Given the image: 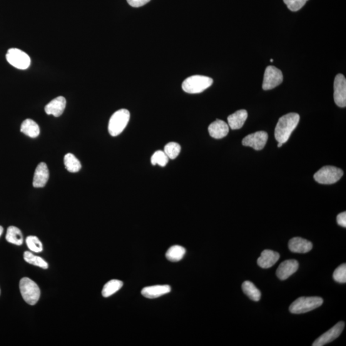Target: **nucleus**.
I'll return each instance as SVG.
<instances>
[{
    "mask_svg": "<svg viewBox=\"0 0 346 346\" xmlns=\"http://www.w3.org/2000/svg\"><path fill=\"white\" fill-rule=\"evenodd\" d=\"M270 61L273 62V59H271V61Z\"/></svg>",
    "mask_w": 346,
    "mask_h": 346,
    "instance_id": "c9c22d12",
    "label": "nucleus"
},
{
    "mask_svg": "<svg viewBox=\"0 0 346 346\" xmlns=\"http://www.w3.org/2000/svg\"><path fill=\"white\" fill-rule=\"evenodd\" d=\"M66 106V98L63 96H59L47 104L45 107V112L48 115L59 117L63 114Z\"/></svg>",
    "mask_w": 346,
    "mask_h": 346,
    "instance_id": "2eb2a0df",
    "label": "nucleus"
},
{
    "mask_svg": "<svg viewBox=\"0 0 346 346\" xmlns=\"http://www.w3.org/2000/svg\"><path fill=\"white\" fill-rule=\"evenodd\" d=\"M181 151V146L180 144L175 143V142H171L167 144L164 147V153L168 156L169 158L175 159L180 154Z\"/></svg>",
    "mask_w": 346,
    "mask_h": 346,
    "instance_id": "bb28decb",
    "label": "nucleus"
},
{
    "mask_svg": "<svg viewBox=\"0 0 346 346\" xmlns=\"http://www.w3.org/2000/svg\"><path fill=\"white\" fill-rule=\"evenodd\" d=\"M248 118V112L239 110L228 116V126L231 129H238L242 128Z\"/></svg>",
    "mask_w": 346,
    "mask_h": 346,
    "instance_id": "6ab92c4d",
    "label": "nucleus"
},
{
    "mask_svg": "<svg viewBox=\"0 0 346 346\" xmlns=\"http://www.w3.org/2000/svg\"><path fill=\"white\" fill-rule=\"evenodd\" d=\"M6 59L10 64L17 69H26L31 66V58L25 52L19 49H9L6 55Z\"/></svg>",
    "mask_w": 346,
    "mask_h": 346,
    "instance_id": "0eeeda50",
    "label": "nucleus"
},
{
    "mask_svg": "<svg viewBox=\"0 0 346 346\" xmlns=\"http://www.w3.org/2000/svg\"><path fill=\"white\" fill-rule=\"evenodd\" d=\"M6 240L13 245L21 246L23 243V234L18 228L9 226L7 229Z\"/></svg>",
    "mask_w": 346,
    "mask_h": 346,
    "instance_id": "412c9836",
    "label": "nucleus"
},
{
    "mask_svg": "<svg viewBox=\"0 0 346 346\" xmlns=\"http://www.w3.org/2000/svg\"><path fill=\"white\" fill-rule=\"evenodd\" d=\"M49 170L46 163H40L35 171L33 180L34 188H41L45 186L49 180Z\"/></svg>",
    "mask_w": 346,
    "mask_h": 346,
    "instance_id": "ddd939ff",
    "label": "nucleus"
},
{
    "mask_svg": "<svg viewBox=\"0 0 346 346\" xmlns=\"http://www.w3.org/2000/svg\"><path fill=\"white\" fill-rule=\"evenodd\" d=\"M19 289L22 297L29 305H34L41 295V290L36 282L29 278H22L19 282Z\"/></svg>",
    "mask_w": 346,
    "mask_h": 346,
    "instance_id": "20e7f679",
    "label": "nucleus"
},
{
    "mask_svg": "<svg viewBox=\"0 0 346 346\" xmlns=\"http://www.w3.org/2000/svg\"><path fill=\"white\" fill-rule=\"evenodd\" d=\"M268 139L267 132L263 131H256L245 137L243 140V145L251 147L255 150H261L264 148Z\"/></svg>",
    "mask_w": 346,
    "mask_h": 346,
    "instance_id": "9b49d317",
    "label": "nucleus"
},
{
    "mask_svg": "<svg viewBox=\"0 0 346 346\" xmlns=\"http://www.w3.org/2000/svg\"><path fill=\"white\" fill-rule=\"evenodd\" d=\"M130 114L126 109H121L116 111L111 116L109 123V132L112 136L116 137L123 132L128 124Z\"/></svg>",
    "mask_w": 346,
    "mask_h": 346,
    "instance_id": "39448f33",
    "label": "nucleus"
},
{
    "mask_svg": "<svg viewBox=\"0 0 346 346\" xmlns=\"http://www.w3.org/2000/svg\"><path fill=\"white\" fill-rule=\"evenodd\" d=\"M185 249L181 246H173L169 249L166 254V258L171 262H176L180 261L185 255Z\"/></svg>",
    "mask_w": 346,
    "mask_h": 346,
    "instance_id": "4be33fe9",
    "label": "nucleus"
},
{
    "mask_svg": "<svg viewBox=\"0 0 346 346\" xmlns=\"http://www.w3.org/2000/svg\"><path fill=\"white\" fill-rule=\"evenodd\" d=\"M21 131L31 138H36L40 134L38 124L31 119H27L21 124Z\"/></svg>",
    "mask_w": 346,
    "mask_h": 346,
    "instance_id": "aec40b11",
    "label": "nucleus"
},
{
    "mask_svg": "<svg viewBox=\"0 0 346 346\" xmlns=\"http://www.w3.org/2000/svg\"><path fill=\"white\" fill-rule=\"evenodd\" d=\"M337 222L338 225L342 226L343 228H346V212H343L338 214L337 217Z\"/></svg>",
    "mask_w": 346,
    "mask_h": 346,
    "instance_id": "473e14b6",
    "label": "nucleus"
},
{
    "mask_svg": "<svg viewBox=\"0 0 346 346\" xmlns=\"http://www.w3.org/2000/svg\"><path fill=\"white\" fill-rule=\"evenodd\" d=\"M123 285V283L120 280H113L109 281L104 285L103 290H102V295L104 298H108L120 290Z\"/></svg>",
    "mask_w": 346,
    "mask_h": 346,
    "instance_id": "393cba45",
    "label": "nucleus"
},
{
    "mask_svg": "<svg viewBox=\"0 0 346 346\" xmlns=\"http://www.w3.org/2000/svg\"><path fill=\"white\" fill-rule=\"evenodd\" d=\"M343 175L342 169L334 166H325L320 169L313 176L318 183L330 185L337 182Z\"/></svg>",
    "mask_w": 346,
    "mask_h": 346,
    "instance_id": "423d86ee",
    "label": "nucleus"
},
{
    "mask_svg": "<svg viewBox=\"0 0 346 346\" xmlns=\"http://www.w3.org/2000/svg\"><path fill=\"white\" fill-rule=\"evenodd\" d=\"M64 165L67 170L73 173L78 172L82 168L81 162L71 153H68L65 155Z\"/></svg>",
    "mask_w": 346,
    "mask_h": 346,
    "instance_id": "b1692460",
    "label": "nucleus"
},
{
    "mask_svg": "<svg viewBox=\"0 0 346 346\" xmlns=\"http://www.w3.org/2000/svg\"><path fill=\"white\" fill-rule=\"evenodd\" d=\"M242 288L244 293L248 296L251 300L258 301L261 298V292L256 286L250 281H245L243 283Z\"/></svg>",
    "mask_w": 346,
    "mask_h": 346,
    "instance_id": "5701e85b",
    "label": "nucleus"
},
{
    "mask_svg": "<svg viewBox=\"0 0 346 346\" xmlns=\"http://www.w3.org/2000/svg\"><path fill=\"white\" fill-rule=\"evenodd\" d=\"M308 0H283L284 3L287 5L288 9L291 11L296 12L300 10Z\"/></svg>",
    "mask_w": 346,
    "mask_h": 346,
    "instance_id": "7c9ffc66",
    "label": "nucleus"
},
{
    "mask_svg": "<svg viewBox=\"0 0 346 346\" xmlns=\"http://www.w3.org/2000/svg\"><path fill=\"white\" fill-rule=\"evenodd\" d=\"M280 255L276 251L270 250H263L260 257L258 258L257 263L260 268L268 269L273 267L280 259Z\"/></svg>",
    "mask_w": 346,
    "mask_h": 346,
    "instance_id": "dca6fc26",
    "label": "nucleus"
},
{
    "mask_svg": "<svg viewBox=\"0 0 346 346\" xmlns=\"http://www.w3.org/2000/svg\"><path fill=\"white\" fill-rule=\"evenodd\" d=\"M333 278L334 279L335 282L340 283H345L346 282V264H343L338 266L336 269L333 273Z\"/></svg>",
    "mask_w": 346,
    "mask_h": 346,
    "instance_id": "c756f323",
    "label": "nucleus"
},
{
    "mask_svg": "<svg viewBox=\"0 0 346 346\" xmlns=\"http://www.w3.org/2000/svg\"><path fill=\"white\" fill-rule=\"evenodd\" d=\"M321 297H300L294 301L289 307L290 312L295 314H301L310 312L323 305Z\"/></svg>",
    "mask_w": 346,
    "mask_h": 346,
    "instance_id": "7ed1b4c3",
    "label": "nucleus"
},
{
    "mask_svg": "<svg viewBox=\"0 0 346 346\" xmlns=\"http://www.w3.org/2000/svg\"><path fill=\"white\" fill-rule=\"evenodd\" d=\"M129 6L133 7H140L150 2L151 0H126Z\"/></svg>",
    "mask_w": 346,
    "mask_h": 346,
    "instance_id": "2f4dec72",
    "label": "nucleus"
},
{
    "mask_svg": "<svg viewBox=\"0 0 346 346\" xmlns=\"http://www.w3.org/2000/svg\"><path fill=\"white\" fill-rule=\"evenodd\" d=\"M26 243L30 250L36 253H40L43 250V246L38 238L36 236H29L26 238Z\"/></svg>",
    "mask_w": 346,
    "mask_h": 346,
    "instance_id": "cd10ccee",
    "label": "nucleus"
},
{
    "mask_svg": "<svg viewBox=\"0 0 346 346\" xmlns=\"http://www.w3.org/2000/svg\"><path fill=\"white\" fill-rule=\"evenodd\" d=\"M0 294H1V290H0Z\"/></svg>",
    "mask_w": 346,
    "mask_h": 346,
    "instance_id": "e433bc0d",
    "label": "nucleus"
},
{
    "mask_svg": "<svg viewBox=\"0 0 346 346\" xmlns=\"http://www.w3.org/2000/svg\"><path fill=\"white\" fill-rule=\"evenodd\" d=\"M300 117L297 113H289L281 117L276 124L275 136L278 143H287L292 131L297 127Z\"/></svg>",
    "mask_w": 346,
    "mask_h": 346,
    "instance_id": "f257e3e1",
    "label": "nucleus"
},
{
    "mask_svg": "<svg viewBox=\"0 0 346 346\" xmlns=\"http://www.w3.org/2000/svg\"><path fill=\"white\" fill-rule=\"evenodd\" d=\"M151 164L153 166L158 164V166L161 167H165L167 164L168 163L169 158L168 156L166 155V154L164 153L163 151H156L155 153L153 154V156H151Z\"/></svg>",
    "mask_w": 346,
    "mask_h": 346,
    "instance_id": "c85d7f7f",
    "label": "nucleus"
},
{
    "mask_svg": "<svg viewBox=\"0 0 346 346\" xmlns=\"http://www.w3.org/2000/svg\"><path fill=\"white\" fill-rule=\"evenodd\" d=\"M345 327V323L343 321H340L336 324L334 327L331 328L328 332L323 333L320 337L314 341L312 343L313 346H323L327 343L332 342L336 338L339 337L342 333L343 328Z\"/></svg>",
    "mask_w": 346,
    "mask_h": 346,
    "instance_id": "9d476101",
    "label": "nucleus"
},
{
    "mask_svg": "<svg viewBox=\"0 0 346 346\" xmlns=\"http://www.w3.org/2000/svg\"><path fill=\"white\" fill-rule=\"evenodd\" d=\"M299 263L296 260H287L280 263L276 270V276L281 280H285L298 271Z\"/></svg>",
    "mask_w": 346,
    "mask_h": 346,
    "instance_id": "f8f14e48",
    "label": "nucleus"
},
{
    "mask_svg": "<svg viewBox=\"0 0 346 346\" xmlns=\"http://www.w3.org/2000/svg\"><path fill=\"white\" fill-rule=\"evenodd\" d=\"M334 100L338 107L346 106V79L342 74H338L334 81Z\"/></svg>",
    "mask_w": 346,
    "mask_h": 346,
    "instance_id": "1a4fd4ad",
    "label": "nucleus"
},
{
    "mask_svg": "<svg viewBox=\"0 0 346 346\" xmlns=\"http://www.w3.org/2000/svg\"><path fill=\"white\" fill-rule=\"evenodd\" d=\"M4 232V228L2 226H0V236H2V233Z\"/></svg>",
    "mask_w": 346,
    "mask_h": 346,
    "instance_id": "72a5a7b5",
    "label": "nucleus"
},
{
    "mask_svg": "<svg viewBox=\"0 0 346 346\" xmlns=\"http://www.w3.org/2000/svg\"><path fill=\"white\" fill-rule=\"evenodd\" d=\"M24 259L27 263H31L32 265L37 266L46 270L48 268V263L40 256L34 255L33 253L30 251H25L24 253Z\"/></svg>",
    "mask_w": 346,
    "mask_h": 346,
    "instance_id": "a878e982",
    "label": "nucleus"
},
{
    "mask_svg": "<svg viewBox=\"0 0 346 346\" xmlns=\"http://www.w3.org/2000/svg\"><path fill=\"white\" fill-rule=\"evenodd\" d=\"M283 143H278V148H280V147H282L283 146Z\"/></svg>",
    "mask_w": 346,
    "mask_h": 346,
    "instance_id": "f704fd0d",
    "label": "nucleus"
},
{
    "mask_svg": "<svg viewBox=\"0 0 346 346\" xmlns=\"http://www.w3.org/2000/svg\"><path fill=\"white\" fill-rule=\"evenodd\" d=\"M171 287L168 285H154L144 287L141 291L142 295L149 299H155L170 292Z\"/></svg>",
    "mask_w": 346,
    "mask_h": 346,
    "instance_id": "a211bd4d",
    "label": "nucleus"
},
{
    "mask_svg": "<svg viewBox=\"0 0 346 346\" xmlns=\"http://www.w3.org/2000/svg\"><path fill=\"white\" fill-rule=\"evenodd\" d=\"M282 72L275 66H270L265 69L262 88L264 91L271 90L282 83Z\"/></svg>",
    "mask_w": 346,
    "mask_h": 346,
    "instance_id": "6e6552de",
    "label": "nucleus"
},
{
    "mask_svg": "<svg viewBox=\"0 0 346 346\" xmlns=\"http://www.w3.org/2000/svg\"><path fill=\"white\" fill-rule=\"evenodd\" d=\"M208 132L211 138L222 139L228 135L229 132L228 124L225 121L217 119L208 126Z\"/></svg>",
    "mask_w": 346,
    "mask_h": 346,
    "instance_id": "f3484780",
    "label": "nucleus"
},
{
    "mask_svg": "<svg viewBox=\"0 0 346 346\" xmlns=\"http://www.w3.org/2000/svg\"><path fill=\"white\" fill-rule=\"evenodd\" d=\"M312 248L310 241L301 237H294L288 242V248L293 253H307L312 250Z\"/></svg>",
    "mask_w": 346,
    "mask_h": 346,
    "instance_id": "4468645a",
    "label": "nucleus"
},
{
    "mask_svg": "<svg viewBox=\"0 0 346 346\" xmlns=\"http://www.w3.org/2000/svg\"><path fill=\"white\" fill-rule=\"evenodd\" d=\"M213 84L212 78L201 75L189 77L182 84L183 90L190 94L202 93Z\"/></svg>",
    "mask_w": 346,
    "mask_h": 346,
    "instance_id": "f03ea898",
    "label": "nucleus"
}]
</instances>
